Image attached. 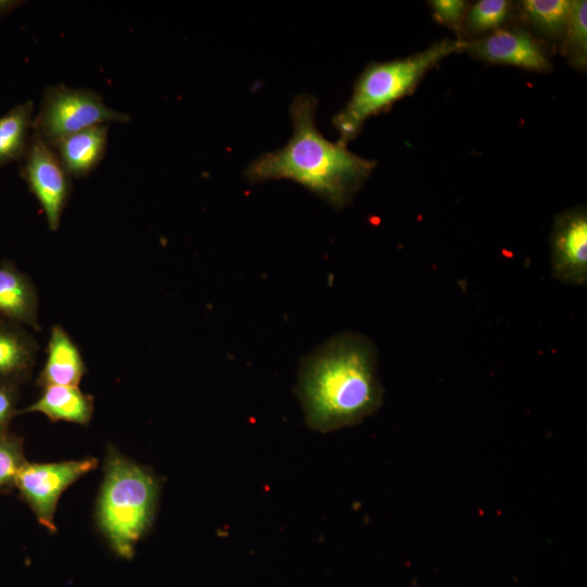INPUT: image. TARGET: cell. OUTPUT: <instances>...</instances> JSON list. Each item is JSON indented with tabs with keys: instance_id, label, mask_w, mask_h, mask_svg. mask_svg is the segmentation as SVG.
<instances>
[{
	"instance_id": "9",
	"label": "cell",
	"mask_w": 587,
	"mask_h": 587,
	"mask_svg": "<svg viewBox=\"0 0 587 587\" xmlns=\"http://www.w3.org/2000/svg\"><path fill=\"white\" fill-rule=\"evenodd\" d=\"M0 317L40 329L39 297L32 278L14 262H0Z\"/></svg>"
},
{
	"instance_id": "13",
	"label": "cell",
	"mask_w": 587,
	"mask_h": 587,
	"mask_svg": "<svg viewBox=\"0 0 587 587\" xmlns=\"http://www.w3.org/2000/svg\"><path fill=\"white\" fill-rule=\"evenodd\" d=\"M86 371L83 355L67 332L60 325L52 326L37 385L41 388L52 385L78 386Z\"/></svg>"
},
{
	"instance_id": "17",
	"label": "cell",
	"mask_w": 587,
	"mask_h": 587,
	"mask_svg": "<svg viewBox=\"0 0 587 587\" xmlns=\"http://www.w3.org/2000/svg\"><path fill=\"white\" fill-rule=\"evenodd\" d=\"M26 462L22 438L10 432L0 435V491L14 487Z\"/></svg>"
},
{
	"instance_id": "16",
	"label": "cell",
	"mask_w": 587,
	"mask_h": 587,
	"mask_svg": "<svg viewBox=\"0 0 587 587\" xmlns=\"http://www.w3.org/2000/svg\"><path fill=\"white\" fill-rule=\"evenodd\" d=\"M523 9L528 17L545 29L557 32L567 22L573 1L525 0Z\"/></svg>"
},
{
	"instance_id": "1",
	"label": "cell",
	"mask_w": 587,
	"mask_h": 587,
	"mask_svg": "<svg viewBox=\"0 0 587 587\" xmlns=\"http://www.w3.org/2000/svg\"><path fill=\"white\" fill-rule=\"evenodd\" d=\"M296 394L312 429L361 423L383 403L375 346L355 333L334 336L303 360Z\"/></svg>"
},
{
	"instance_id": "10",
	"label": "cell",
	"mask_w": 587,
	"mask_h": 587,
	"mask_svg": "<svg viewBox=\"0 0 587 587\" xmlns=\"http://www.w3.org/2000/svg\"><path fill=\"white\" fill-rule=\"evenodd\" d=\"M38 344L25 326L0 317V383L20 386L34 370Z\"/></svg>"
},
{
	"instance_id": "22",
	"label": "cell",
	"mask_w": 587,
	"mask_h": 587,
	"mask_svg": "<svg viewBox=\"0 0 587 587\" xmlns=\"http://www.w3.org/2000/svg\"><path fill=\"white\" fill-rule=\"evenodd\" d=\"M20 1L0 0V15H3L20 5Z\"/></svg>"
},
{
	"instance_id": "18",
	"label": "cell",
	"mask_w": 587,
	"mask_h": 587,
	"mask_svg": "<svg viewBox=\"0 0 587 587\" xmlns=\"http://www.w3.org/2000/svg\"><path fill=\"white\" fill-rule=\"evenodd\" d=\"M567 46L575 60L586 64L587 52V2L573 1L567 18Z\"/></svg>"
},
{
	"instance_id": "5",
	"label": "cell",
	"mask_w": 587,
	"mask_h": 587,
	"mask_svg": "<svg viewBox=\"0 0 587 587\" xmlns=\"http://www.w3.org/2000/svg\"><path fill=\"white\" fill-rule=\"evenodd\" d=\"M128 121L127 114L108 107L96 91L59 85L46 88L33 129L47 142L53 143L96 125Z\"/></svg>"
},
{
	"instance_id": "14",
	"label": "cell",
	"mask_w": 587,
	"mask_h": 587,
	"mask_svg": "<svg viewBox=\"0 0 587 587\" xmlns=\"http://www.w3.org/2000/svg\"><path fill=\"white\" fill-rule=\"evenodd\" d=\"M41 413L52 422L65 421L87 425L93 414V400L78 386L52 385L42 388L40 397L16 414Z\"/></svg>"
},
{
	"instance_id": "21",
	"label": "cell",
	"mask_w": 587,
	"mask_h": 587,
	"mask_svg": "<svg viewBox=\"0 0 587 587\" xmlns=\"http://www.w3.org/2000/svg\"><path fill=\"white\" fill-rule=\"evenodd\" d=\"M430 3L435 17L454 27L459 24L465 8V2L460 0H435Z\"/></svg>"
},
{
	"instance_id": "19",
	"label": "cell",
	"mask_w": 587,
	"mask_h": 587,
	"mask_svg": "<svg viewBox=\"0 0 587 587\" xmlns=\"http://www.w3.org/2000/svg\"><path fill=\"white\" fill-rule=\"evenodd\" d=\"M508 12L504 0H482L470 11L466 25L473 32H482L499 26Z\"/></svg>"
},
{
	"instance_id": "2",
	"label": "cell",
	"mask_w": 587,
	"mask_h": 587,
	"mask_svg": "<svg viewBox=\"0 0 587 587\" xmlns=\"http://www.w3.org/2000/svg\"><path fill=\"white\" fill-rule=\"evenodd\" d=\"M316 108L315 97L297 96L289 109L294 133L288 142L251 161L243 175L252 184L271 179L296 182L339 209L351 201L375 162L324 138L315 124Z\"/></svg>"
},
{
	"instance_id": "15",
	"label": "cell",
	"mask_w": 587,
	"mask_h": 587,
	"mask_svg": "<svg viewBox=\"0 0 587 587\" xmlns=\"http://www.w3.org/2000/svg\"><path fill=\"white\" fill-rule=\"evenodd\" d=\"M34 103L27 100L0 116V167L24 158L33 128Z\"/></svg>"
},
{
	"instance_id": "7",
	"label": "cell",
	"mask_w": 587,
	"mask_h": 587,
	"mask_svg": "<svg viewBox=\"0 0 587 587\" xmlns=\"http://www.w3.org/2000/svg\"><path fill=\"white\" fill-rule=\"evenodd\" d=\"M22 176L29 191L41 205L48 227L57 232L72 192L71 176L63 167L55 150L33 133L24 155Z\"/></svg>"
},
{
	"instance_id": "6",
	"label": "cell",
	"mask_w": 587,
	"mask_h": 587,
	"mask_svg": "<svg viewBox=\"0 0 587 587\" xmlns=\"http://www.w3.org/2000/svg\"><path fill=\"white\" fill-rule=\"evenodd\" d=\"M98 464L96 458L53 463L26 462L18 472L14 487L49 532L57 530L54 514L65 489Z\"/></svg>"
},
{
	"instance_id": "4",
	"label": "cell",
	"mask_w": 587,
	"mask_h": 587,
	"mask_svg": "<svg viewBox=\"0 0 587 587\" xmlns=\"http://www.w3.org/2000/svg\"><path fill=\"white\" fill-rule=\"evenodd\" d=\"M470 45L462 39H445L414 55L367 65L358 77L350 100L333 117L340 136L338 142L346 146L369 117L411 92L425 72L442 58Z\"/></svg>"
},
{
	"instance_id": "12",
	"label": "cell",
	"mask_w": 587,
	"mask_h": 587,
	"mask_svg": "<svg viewBox=\"0 0 587 587\" xmlns=\"http://www.w3.org/2000/svg\"><path fill=\"white\" fill-rule=\"evenodd\" d=\"M107 124L96 125L50 143L71 177L84 178L103 160L108 145Z\"/></svg>"
},
{
	"instance_id": "8",
	"label": "cell",
	"mask_w": 587,
	"mask_h": 587,
	"mask_svg": "<svg viewBox=\"0 0 587 587\" xmlns=\"http://www.w3.org/2000/svg\"><path fill=\"white\" fill-rule=\"evenodd\" d=\"M552 276L563 284L587 283V215L583 208L558 216L551 236Z\"/></svg>"
},
{
	"instance_id": "11",
	"label": "cell",
	"mask_w": 587,
	"mask_h": 587,
	"mask_svg": "<svg viewBox=\"0 0 587 587\" xmlns=\"http://www.w3.org/2000/svg\"><path fill=\"white\" fill-rule=\"evenodd\" d=\"M470 47H473L480 58L490 62L536 71L548 67L540 47L530 36L522 32L498 30L478 42L471 43Z\"/></svg>"
},
{
	"instance_id": "3",
	"label": "cell",
	"mask_w": 587,
	"mask_h": 587,
	"mask_svg": "<svg viewBox=\"0 0 587 587\" xmlns=\"http://www.w3.org/2000/svg\"><path fill=\"white\" fill-rule=\"evenodd\" d=\"M96 517L111 549L130 559L150 528L159 498V483L147 469L109 447Z\"/></svg>"
},
{
	"instance_id": "20",
	"label": "cell",
	"mask_w": 587,
	"mask_h": 587,
	"mask_svg": "<svg viewBox=\"0 0 587 587\" xmlns=\"http://www.w3.org/2000/svg\"><path fill=\"white\" fill-rule=\"evenodd\" d=\"M18 387L13 384L0 383V435L9 432L10 423L17 413Z\"/></svg>"
}]
</instances>
